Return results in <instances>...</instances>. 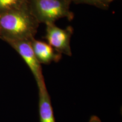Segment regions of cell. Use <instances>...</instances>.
Instances as JSON below:
<instances>
[{
  "label": "cell",
  "mask_w": 122,
  "mask_h": 122,
  "mask_svg": "<svg viewBox=\"0 0 122 122\" xmlns=\"http://www.w3.org/2000/svg\"><path fill=\"white\" fill-rule=\"evenodd\" d=\"M45 39L54 49L61 54L72 56L71 42L74 30L71 26L61 28L54 23L46 24Z\"/></svg>",
  "instance_id": "4"
},
{
  "label": "cell",
  "mask_w": 122,
  "mask_h": 122,
  "mask_svg": "<svg viewBox=\"0 0 122 122\" xmlns=\"http://www.w3.org/2000/svg\"><path fill=\"white\" fill-rule=\"evenodd\" d=\"M71 2V0H30L28 7L39 23H54L62 18L74 19L70 10Z\"/></svg>",
  "instance_id": "2"
},
{
  "label": "cell",
  "mask_w": 122,
  "mask_h": 122,
  "mask_svg": "<svg viewBox=\"0 0 122 122\" xmlns=\"http://www.w3.org/2000/svg\"><path fill=\"white\" fill-rule=\"evenodd\" d=\"M17 52L30 68L37 83L38 89L46 86L41 66L40 63L29 40H14L6 42Z\"/></svg>",
  "instance_id": "3"
},
{
  "label": "cell",
  "mask_w": 122,
  "mask_h": 122,
  "mask_svg": "<svg viewBox=\"0 0 122 122\" xmlns=\"http://www.w3.org/2000/svg\"><path fill=\"white\" fill-rule=\"evenodd\" d=\"M33 52L40 64L49 65L59 62L62 54L56 51L48 43L33 38L30 40Z\"/></svg>",
  "instance_id": "5"
},
{
  "label": "cell",
  "mask_w": 122,
  "mask_h": 122,
  "mask_svg": "<svg viewBox=\"0 0 122 122\" xmlns=\"http://www.w3.org/2000/svg\"><path fill=\"white\" fill-rule=\"evenodd\" d=\"M30 0H0V15L28 6Z\"/></svg>",
  "instance_id": "7"
},
{
  "label": "cell",
  "mask_w": 122,
  "mask_h": 122,
  "mask_svg": "<svg viewBox=\"0 0 122 122\" xmlns=\"http://www.w3.org/2000/svg\"><path fill=\"white\" fill-rule=\"evenodd\" d=\"M115 1V0H108V1H109L110 4L111 2H112V1Z\"/></svg>",
  "instance_id": "10"
},
{
  "label": "cell",
  "mask_w": 122,
  "mask_h": 122,
  "mask_svg": "<svg viewBox=\"0 0 122 122\" xmlns=\"http://www.w3.org/2000/svg\"><path fill=\"white\" fill-rule=\"evenodd\" d=\"M89 122H101V120L99 119L98 117L93 115L91 117Z\"/></svg>",
  "instance_id": "9"
},
{
  "label": "cell",
  "mask_w": 122,
  "mask_h": 122,
  "mask_svg": "<svg viewBox=\"0 0 122 122\" xmlns=\"http://www.w3.org/2000/svg\"><path fill=\"white\" fill-rule=\"evenodd\" d=\"M76 4H88L101 9L106 10L109 8L110 3L108 0H71Z\"/></svg>",
  "instance_id": "8"
},
{
  "label": "cell",
  "mask_w": 122,
  "mask_h": 122,
  "mask_svg": "<svg viewBox=\"0 0 122 122\" xmlns=\"http://www.w3.org/2000/svg\"></svg>",
  "instance_id": "11"
},
{
  "label": "cell",
  "mask_w": 122,
  "mask_h": 122,
  "mask_svg": "<svg viewBox=\"0 0 122 122\" xmlns=\"http://www.w3.org/2000/svg\"><path fill=\"white\" fill-rule=\"evenodd\" d=\"M39 89L40 122H56L50 97L46 86Z\"/></svg>",
  "instance_id": "6"
},
{
  "label": "cell",
  "mask_w": 122,
  "mask_h": 122,
  "mask_svg": "<svg viewBox=\"0 0 122 122\" xmlns=\"http://www.w3.org/2000/svg\"><path fill=\"white\" fill-rule=\"evenodd\" d=\"M40 23L28 6L0 15V39L4 41L35 38Z\"/></svg>",
  "instance_id": "1"
}]
</instances>
